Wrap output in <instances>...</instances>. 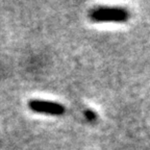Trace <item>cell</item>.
I'll return each instance as SVG.
<instances>
[{
	"label": "cell",
	"mask_w": 150,
	"mask_h": 150,
	"mask_svg": "<svg viewBox=\"0 0 150 150\" xmlns=\"http://www.w3.org/2000/svg\"><path fill=\"white\" fill-rule=\"evenodd\" d=\"M28 106L33 112L47 114V115L61 116L65 112V108L62 104L49 101L43 100H30L28 102Z\"/></svg>",
	"instance_id": "obj_2"
},
{
	"label": "cell",
	"mask_w": 150,
	"mask_h": 150,
	"mask_svg": "<svg viewBox=\"0 0 150 150\" xmlns=\"http://www.w3.org/2000/svg\"><path fill=\"white\" fill-rule=\"evenodd\" d=\"M86 116H87V118L90 121H94V120L96 119V115L93 112H91V110H87L86 112Z\"/></svg>",
	"instance_id": "obj_3"
},
{
	"label": "cell",
	"mask_w": 150,
	"mask_h": 150,
	"mask_svg": "<svg viewBox=\"0 0 150 150\" xmlns=\"http://www.w3.org/2000/svg\"><path fill=\"white\" fill-rule=\"evenodd\" d=\"M94 22H125L128 20V11L120 7H98L89 15Z\"/></svg>",
	"instance_id": "obj_1"
}]
</instances>
